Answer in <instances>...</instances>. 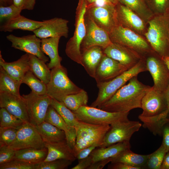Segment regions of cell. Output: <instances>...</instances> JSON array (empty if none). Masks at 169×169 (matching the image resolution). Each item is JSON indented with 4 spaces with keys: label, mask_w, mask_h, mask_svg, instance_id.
I'll list each match as a JSON object with an SVG mask.
<instances>
[{
    "label": "cell",
    "mask_w": 169,
    "mask_h": 169,
    "mask_svg": "<svg viewBox=\"0 0 169 169\" xmlns=\"http://www.w3.org/2000/svg\"><path fill=\"white\" fill-rule=\"evenodd\" d=\"M22 10L13 4L7 6H0V22L3 23L21 15Z\"/></svg>",
    "instance_id": "41"
},
{
    "label": "cell",
    "mask_w": 169,
    "mask_h": 169,
    "mask_svg": "<svg viewBox=\"0 0 169 169\" xmlns=\"http://www.w3.org/2000/svg\"><path fill=\"white\" fill-rule=\"evenodd\" d=\"M103 51L106 55L129 69L133 67L144 57L133 50L114 43L103 49Z\"/></svg>",
    "instance_id": "18"
},
{
    "label": "cell",
    "mask_w": 169,
    "mask_h": 169,
    "mask_svg": "<svg viewBox=\"0 0 169 169\" xmlns=\"http://www.w3.org/2000/svg\"><path fill=\"white\" fill-rule=\"evenodd\" d=\"M130 69L104 54L96 69L97 84L110 80Z\"/></svg>",
    "instance_id": "19"
},
{
    "label": "cell",
    "mask_w": 169,
    "mask_h": 169,
    "mask_svg": "<svg viewBox=\"0 0 169 169\" xmlns=\"http://www.w3.org/2000/svg\"><path fill=\"white\" fill-rule=\"evenodd\" d=\"M130 141L119 142L105 147H99L90 155L93 162L115 157L123 151L130 149Z\"/></svg>",
    "instance_id": "29"
},
{
    "label": "cell",
    "mask_w": 169,
    "mask_h": 169,
    "mask_svg": "<svg viewBox=\"0 0 169 169\" xmlns=\"http://www.w3.org/2000/svg\"><path fill=\"white\" fill-rule=\"evenodd\" d=\"M46 85L47 95L59 102L65 96L83 89L69 79L66 69L62 65L51 69L50 79Z\"/></svg>",
    "instance_id": "6"
},
{
    "label": "cell",
    "mask_w": 169,
    "mask_h": 169,
    "mask_svg": "<svg viewBox=\"0 0 169 169\" xmlns=\"http://www.w3.org/2000/svg\"><path fill=\"white\" fill-rule=\"evenodd\" d=\"M147 71L145 59L143 58L135 66L107 82L97 84L98 96L90 106L99 108L110 99L116 91L133 77L140 73Z\"/></svg>",
    "instance_id": "3"
},
{
    "label": "cell",
    "mask_w": 169,
    "mask_h": 169,
    "mask_svg": "<svg viewBox=\"0 0 169 169\" xmlns=\"http://www.w3.org/2000/svg\"><path fill=\"white\" fill-rule=\"evenodd\" d=\"M9 146L15 150L27 148H45L44 142L35 126L26 123L17 129L16 139Z\"/></svg>",
    "instance_id": "13"
},
{
    "label": "cell",
    "mask_w": 169,
    "mask_h": 169,
    "mask_svg": "<svg viewBox=\"0 0 169 169\" xmlns=\"http://www.w3.org/2000/svg\"><path fill=\"white\" fill-rule=\"evenodd\" d=\"M46 148L38 149L27 148L16 150L13 160H17L33 164L44 161L47 157Z\"/></svg>",
    "instance_id": "31"
},
{
    "label": "cell",
    "mask_w": 169,
    "mask_h": 169,
    "mask_svg": "<svg viewBox=\"0 0 169 169\" xmlns=\"http://www.w3.org/2000/svg\"><path fill=\"white\" fill-rule=\"evenodd\" d=\"M97 147L96 146H91L85 147L80 151L76 155V159L79 160L89 156L92 151Z\"/></svg>",
    "instance_id": "50"
},
{
    "label": "cell",
    "mask_w": 169,
    "mask_h": 169,
    "mask_svg": "<svg viewBox=\"0 0 169 169\" xmlns=\"http://www.w3.org/2000/svg\"><path fill=\"white\" fill-rule=\"evenodd\" d=\"M93 163L91 157L90 155L88 157L79 160L78 164L71 169H88Z\"/></svg>",
    "instance_id": "49"
},
{
    "label": "cell",
    "mask_w": 169,
    "mask_h": 169,
    "mask_svg": "<svg viewBox=\"0 0 169 169\" xmlns=\"http://www.w3.org/2000/svg\"><path fill=\"white\" fill-rule=\"evenodd\" d=\"M161 58L166 66L169 71V57L168 56H165L161 57Z\"/></svg>",
    "instance_id": "56"
},
{
    "label": "cell",
    "mask_w": 169,
    "mask_h": 169,
    "mask_svg": "<svg viewBox=\"0 0 169 169\" xmlns=\"http://www.w3.org/2000/svg\"><path fill=\"white\" fill-rule=\"evenodd\" d=\"M13 4V0H0V6H7Z\"/></svg>",
    "instance_id": "54"
},
{
    "label": "cell",
    "mask_w": 169,
    "mask_h": 169,
    "mask_svg": "<svg viewBox=\"0 0 169 169\" xmlns=\"http://www.w3.org/2000/svg\"><path fill=\"white\" fill-rule=\"evenodd\" d=\"M111 160V158H110L93 162L88 169H102Z\"/></svg>",
    "instance_id": "52"
},
{
    "label": "cell",
    "mask_w": 169,
    "mask_h": 169,
    "mask_svg": "<svg viewBox=\"0 0 169 169\" xmlns=\"http://www.w3.org/2000/svg\"><path fill=\"white\" fill-rule=\"evenodd\" d=\"M22 96L26 101L29 123L35 126L44 122L52 98L47 95H39L32 91Z\"/></svg>",
    "instance_id": "9"
},
{
    "label": "cell",
    "mask_w": 169,
    "mask_h": 169,
    "mask_svg": "<svg viewBox=\"0 0 169 169\" xmlns=\"http://www.w3.org/2000/svg\"><path fill=\"white\" fill-rule=\"evenodd\" d=\"M36 164L17 160L0 164V169H35Z\"/></svg>",
    "instance_id": "45"
},
{
    "label": "cell",
    "mask_w": 169,
    "mask_h": 169,
    "mask_svg": "<svg viewBox=\"0 0 169 169\" xmlns=\"http://www.w3.org/2000/svg\"><path fill=\"white\" fill-rule=\"evenodd\" d=\"M87 4V7L92 4L96 0H85Z\"/></svg>",
    "instance_id": "58"
},
{
    "label": "cell",
    "mask_w": 169,
    "mask_h": 169,
    "mask_svg": "<svg viewBox=\"0 0 169 169\" xmlns=\"http://www.w3.org/2000/svg\"><path fill=\"white\" fill-rule=\"evenodd\" d=\"M109 34L112 43L129 48L143 57L144 55L155 52L141 35L128 28L118 25Z\"/></svg>",
    "instance_id": "7"
},
{
    "label": "cell",
    "mask_w": 169,
    "mask_h": 169,
    "mask_svg": "<svg viewBox=\"0 0 169 169\" xmlns=\"http://www.w3.org/2000/svg\"><path fill=\"white\" fill-rule=\"evenodd\" d=\"M141 108L140 115L145 116L156 115L168 109L164 93L151 87L142 98Z\"/></svg>",
    "instance_id": "16"
},
{
    "label": "cell",
    "mask_w": 169,
    "mask_h": 169,
    "mask_svg": "<svg viewBox=\"0 0 169 169\" xmlns=\"http://www.w3.org/2000/svg\"><path fill=\"white\" fill-rule=\"evenodd\" d=\"M46 20L39 21L32 20L21 15L5 22L0 26V31L4 32H12L14 30L20 29L33 32L44 24Z\"/></svg>",
    "instance_id": "25"
},
{
    "label": "cell",
    "mask_w": 169,
    "mask_h": 169,
    "mask_svg": "<svg viewBox=\"0 0 169 169\" xmlns=\"http://www.w3.org/2000/svg\"><path fill=\"white\" fill-rule=\"evenodd\" d=\"M86 34L81 45V51L93 47L100 46L104 49L112 42L109 33L98 26L85 13Z\"/></svg>",
    "instance_id": "12"
},
{
    "label": "cell",
    "mask_w": 169,
    "mask_h": 169,
    "mask_svg": "<svg viewBox=\"0 0 169 169\" xmlns=\"http://www.w3.org/2000/svg\"><path fill=\"white\" fill-rule=\"evenodd\" d=\"M36 1V0H13V4L22 10H31L34 9Z\"/></svg>",
    "instance_id": "47"
},
{
    "label": "cell",
    "mask_w": 169,
    "mask_h": 169,
    "mask_svg": "<svg viewBox=\"0 0 169 169\" xmlns=\"http://www.w3.org/2000/svg\"><path fill=\"white\" fill-rule=\"evenodd\" d=\"M30 70L42 81L47 84L51 78V71L43 60L36 56L29 54Z\"/></svg>",
    "instance_id": "33"
},
{
    "label": "cell",
    "mask_w": 169,
    "mask_h": 169,
    "mask_svg": "<svg viewBox=\"0 0 169 169\" xmlns=\"http://www.w3.org/2000/svg\"><path fill=\"white\" fill-rule=\"evenodd\" d=\"M72 111L79 121L94 125H110L117 122L129 120V112H110L88 105Z\"/></svg>",
    "instance_id": "8"
},
{
    "label": "cell",
    "mask_w": 169,
    "mask_h": 169,
    "mask_svg": "<svg viewBox=\"0 0 169 169\" xmlns=\"http://www.w3.org/2000/svg\"><path fill=\"white\" fill-rule=\"evenodd\" d=\"M46 21L44 24L33 32L37 37L41 39L54 37H68V20L55 17Z\"/></svg>",
    "instance_id": "21"
},
{
    "label": "cell",
    "mask_w": 169,
    "mask_h": 169,
    "mask_svg": "<svg viewBox=\"0 0 169 169\" xmlns=\"http://www.w3.org/2000/svg\"><path fill=\"white\" fill-rule=\"evenodd\" d=\"M85 14L109 33L119 25L115 6L110 3L102 6H90Z\"/></svg>",
    "instance_id": "11"
},
{
    "label": "cell",
    "mask_w": 169,
    "mask_h": 169,
    "mask_svg": "<svg viewBox=\"0 0 169 169\" xmlns=\"http://www.w3.org/2000/svg\"><path fill=\"white\" fill-rule=\"evenodd\" d=\"M44 143L45 146L48 150V154L44 161L64 159L73 162L76 159L73 150L68 146L66 140L57 142Z\"/></svg>",
    "instance_id": "26"
},
{
    "label": "cell",
    "mask_w": 169,
    "mask_h": 169,
    "mask_svg": "<svg viewBox=\"0 0 169 169\" xmlns=\"http://www.w3.org/2000/svg\"><path fill=\"white\" fill-rule=\"evenodd\" d=\"M81 61L87 74L95 79L97 67L104 54L103 49L100 46L91 47L81 53Z\"/></svg>",
    "instance_id": "24"
},
{
    "label": "cell",
    "mask_w": 169,
    "mask_h": 169,
    "mask_svg": "<svg viewBox=\"0 0 169 169\" xmlns=\"http://www.w3.org/2000/svg\"><path fill=\"white\" fill-rule=\"evenodd\" d=\"M151 87L140 82L137 76H135L99 108L115 112H129L134 109L141 108L142 98Z\"/></svg>",
    "instance_id": "1"
},
{
    "label": "cell",
    "mask_w": 169,
    "mask_h": 169,
    "mask_svg": "<svg viewBox=\"0 0 169 169\" xmlns=\"http://www.w3.org/2000/svg\"><path fill=\"white\" fill-rule=\"evenodd\" d=\"M144 34L154 51L160 57L167 56L169 49V13L154 15L147 23Z\"/></svg>",
    "instance_id": "2"
},
{
    "label": "cell",
    "mask_w": 169,
    "mask_h": 169,
    "mask_svg": "<svg viewBox=\"0 0 169 169\" xmlns=\"http://www.w3.org/2000/svg\"><path fill=\"white\" fill-rule=\"evenodd\" d=\"M108 169H140L139 168L132 166L121 162L111 163L107 167Z\"/></svg>",
    "instance_id": "51"
},
{
    "label": "cell",
    "mask_w": 169,
    "mask_h": 169,
    "mask_svg": "<svg viewBox=\"0 0 169 169\" xmlns=\"http://www.w3.org/2000/svg\"><path fill=\"white\" fill-rule=\"evenodd\" d=\"M168 57H169V51H168V55H167Z\"/></svg>",
    "instance_id": "59"
},
{
    "label": "cell",
    "mask_w": 169,
    "mask_h": 169,
    "mask_svg": "<svg viewBox=\"0 0 169 169\" xmlns=\"http://www.w3.org/2000/svg\"><path fill=\"white\" fill-rule=\"evenodd\" d=\"M21 82L22 84L28 85L31 91L36 94L47 95L46 84L37 78L30 70L25 74Z\"/></svg>",
    "instance_id": "38"
},
{
    "label": "cell",
    "mask_w": 169,
    "mask_h": 169,
    "mask_svg": "<svg viewBox=\"0 0 169 169\" xmlns=\"http://www.w3.org/2000/svg\"><path fill=\"white\" fill-rule=\"evenodd\" d=\"M146 4L154 15L169 13V0H146Z\"/></svg>",
    "instance_id": "43"
},
{
    "label": "cell",
    "mask_w": 169,
    "mask_h": 169,
    "mask_svg": "<svg viewBox=\"0 0 169 169\" xmlns=\"http://www.w3.org/2000/svg\"><path fill=\"white\" fill-rule=\"evenodd\" d=\"M72 162L71 161L64 159L43 161L36 164L35 169H64L67 168Z\"/></svg>",
    "instance_id": "42"
},
{
    "label": "cell",
    "mask_w": 169,
    "mask_h": 169,
    "mask_svg": "<svg viewBox=\"0 0 169 169\" xmlns=\"http://www.w3.org/2000/svg\"><path fill=\"white\" fill-rule=\"evenodd\" d=\"M162 136L163 140L162 144L164 146L167 153L169 151V122L164 126Z\"/></svg>",
    "instance_id": "48"
},
{
    "label": "cell",
    "mask_w": 169,
    "mask_h": 169,
    "mask_svg": "<svg viewBox=\"0 0 169 169\" xmlns=\"http://www.w3.org/2000/svg\"><path fill=\"white\" fill-rule=\"evenodd\" d=\"M79 121L75 128L76 139L73 149L75 157L80 151L85 147L94 145L100 147L110 127L108 124L94 125Z\"/></svg>",
    "instance_id": "4"
},
{
    "label": "cell",
    "mask_w": 169,
    "mask_h": 169,
    "mask_svg": "<svg viewBox=\"0 0 169 169\" xmlns=\"http://www.w3.org/2000/svg\"><path fill=\"white\" fill-rule=\"evenodd\" d=\"M61 37H54L41 39V49L47 55L50 61L47 66L50 69L61 66L62 58L58 53V47Z\"/></svg>",
    "instance_id": "28"
},
{
    "label": "cell",
    "mask_w": 169,
    "mask_h": 169,
    "mask_svg": "<svg viewBox=\"0 0 169 169\" xmlns=\"http://www.w3.org/2000/svg\"><path fill=\"white\" fill-rule=\"evenodd\" d=\"M26 122L8 112L4 108L0 110V127L18 129Z\"/></svg>",
    "instance_id": "39"
},
{
    "label": "cell",
    "mask_w": 169,
    "mask_h": 169,
    "mask_svg": "<svg viewBox=\"0 0 169 169\" xmlns=\"http://www.w3.org/2000/svg\"><path fill=\"white\" fill-rule=\"evenodd\" d=\"M117 18L119 25L141 35L146 30L147 23L138 15L119 2L116 5Z\"/></svg>",
    "instance_id": "17"
},
{
    "label": "cell",
    "mask_w": 169,
    "mask_h": 169,
    "mask_svg": "<svg viewBox=\"0 0 169 169\" xmlns=\"http://www.w3.org/2000/svg\"><path fill=\"white\" fill-rule=\"evenodd\" d=\"M22 84L21 81L11 77L0 66V91L20 96L19 88Z\"/></svg>",
    "instance_id": "36"
},
{
    "label": "cell",
    "mask_w": 169,
    "mask_h": 169,
    "mask_svg": "<svg viewBox=\"0 0 169 169\" xmlns=\"http://www.w3.org/2000/svg\"><path fill=\"white\" fill-rule=\"evenodd\" d=\"M16 150L9 146L0 147V164L8 162L13 159Z\"/></svg>",
    "instance_id": "46"
},
{
    "label": "cell",
    "mask_w": 169,
    "mask_h": 169,
    "mask_svg": "<svg viewBox=\"0 0 169 169\" xmlns=\"http://www.w3.org/2000/svg\"><path fill=\"white\" fill-rule=\"evenodd\" d=\"M51 105L69 126L75 128L78 125L79 121L75 114L63 103L52 98Z\"/></svg>",
    "instance_id": "37"
},
{
    "label": "cell",
    "mask_w": 169,
    "mask_h": 169,
    "mask_svg": "<svg viewBox=\"0 0 169 169\" xmlns=\"http://www.w3.org/2000/svg\"><path fill=\"white\" fill-rule=\"evenodd\" d=\"M88 101L87 93L82 89L78 93L65 96L59 102L72 111H74L82 106L87 105Z\"/></svg>",
    "instance_id": "35"
},
{
    "label": "cell",
    "mask_w": 169,
    "mask_h": 169,
    "mask_svg": "<svg viewBox=\"0 0 169 169\" xmlns=\"http://www.w3.org/2000/svg\"><path fill=\"white\" fill-rule=\"evenodd\" d=\"M169 110L162 112L150 116H145L140 115L139 119L143 123L142 126L147 129L154 135L162 136L163 128L165 125L169 122Z\"/></svg>",
    "instance_id": "27"
},
{
    "label": "cell",
    "mask_w": 169,
    "mask_h": 169,
    "mask_svg": "<svg viewBox=\"0 0 169 169\" xmlns=\"http://www.w3.org/2000/svg\"><path fill=\"white\" fill-rule=\"evenodd\" d=\"M87 6L85 0H79L75 13V30L66 43L65 49L69 58L82 66L81 45L86 34L85 15Z\"/></svg>",
    "instance_id": "5"
},
{
    "label": "cell",
    "mask_w": 169,
    "mask_h": 169,
    "mask_svg": "<svg viewBox=\"0 0 169 169\" xmlns=\"http://www.w3.org/2000/svg\"><path fill=\"white\" fill-rule=\"evenodd\" d=\"M44 143H52L66 140L65 132L44 121L35 126Z\"/></svg>",
    "instance_id": "30"
},
{
    "label": "cell",
    "mask_w": 169,
    "mask_h": 169,
    "mask_svg": "<svg viewBox=\"0 0 169 169\" xmlns=\"http://www.w3.org/2000/svg\"><path fill=\"white\" fill-rule=\"evenodd\" d=\"M147 71L153 80V86L164 93L169 83V71L164 62L156 56L150 55L145 59Z\"/></svg>",
    "instance_id": "15"
},
{
    "label": "cell",
    "mask_w": 169,
    "mask_h": 169,
    "mask_svg": "<svg viewBox=\"0 0 169 169\" xmlns=\"http://www.w3.org/2000/svg\"><path fill=\"white\" fill-rule=\"evenodd\" d=\"M165 97L168 109L169 111V83L164 92Z\"/></svg>",
    "instance_id": "55"
},
{
    "label": "cell",
    "mask_w": 169,
    "mask_h": 169,
    "mask_svg": "<svg viewBox=\"0 0 169 169\" xmlns=\"http://www.w3.org/2000/svg\"><path fill=\"white\" fill-rule=\"evenodd\" d=\"M44 121L63 131L65 132L66 141L68 146L71 149H73L76 139V131L75 128L68 125L51 105L48 109Z\"/></svg>",
    "instance_id": "22"
},
{
    "label": "cell",
    "mask_w": 169,
    "mask_h": 169,
    "mask_svg": "<svg viewBox=\"0 0 169 169\" xmlns=\"http://www.w3.org/2000/svg\"><path fill=\"white\" fill-rule=\"evenodd\" d=\"M6 38L11 43V47L24 51L26 53L34 55L46 63L49 60L41 49V39L35 34L18 37L11 34L7 35Z\"/></svg>",
    "instance_id": "14"
},
{
    "label": "cell",
    "mask_w": 169,
    "mask_h": 169,
    "mask_svg": "<svg viewBox=\"0 0 169 169\" xmlns=\"http://www.w3.org/2000/svg\"><path fill=\"white\" fill-rule=\"evenodd\" d=\"M142 125L139 121L129 120L110 125L103 143L100 147H105L119 142L130 141L133 134L138 131Z\"/></svg>",
    "instance_id": "10"
},
{
    "label": "cell",
    "mask_w": 169,
    "mask_h": 169,
    "mask_svg": "<svg viewBox=\"0 0 169 169\" xmlns=\"http://www.w3.org/2000/svg\"><path fill=\"white\" fill-rule=\"evenodd\" d=\"M148 156V155H143L135 153L129 149L111 158L110 162L123 163L141 169L145 168Z\"/></svg>",
    "instance_id": "32"
},
{
    "label": "cell",
    "mask_w": 169,
    "mask_h": 169,
    "mask_svg": "<svg viewBox=\"0 0 169 169\" xmlns=\"http://www.w3.org/2000/svg\"><path fill=\"white\" fill-rule=\"evenodd\" d=\"M166 153L164 146L161 144L157 150L148 155L144 168L160 169L164 157Z\"/></svg>",
    "instance_id": "40"
},
{
    "label": "cell",
    "mask_w": 169,
    "mask_h": 169,
    "mask_svg": "<svg viewBox=\"0 0 169 169\" xmlns=\"http://www.w3.org/2000/svg\"><path fill=\"white\" fill-rule=\"evenodd\" d=\"M17 133L15 128L0 127V147L10 146L15 140Z\"/></svg>",
    "instance_id": "44"
},
{
    "label": "cell",
    "mask_w": 169,
    "mask_h": 169,
    "mask_svg": "<svg viewBox=\"0 0 169 169\" xmlns=\"http://www.w3.org/2000/svg\"><path fill=\"white\" fill-rule=\"evenodd\" d=\"M0 107L26 122L29 123L25 100L22 96L0 91Z\"/></svg>",
    "instance_id": "20"
},
{
    "label": "cell",
    "mask_w": 169,
    "mask_h": 169,
    "mask_svg": "<svg viewBox=\"0 0 169 169\" xmlns=\"http://www.w3.org/2000/svg\"><path fill=\"white\" fill-rule=\"evenodd\" d=\"M118 2L135 13L146 23L154 15L146 0H118Z\"/></svg>",
    "instance_id": "34"
},
{
    "label": "cell",
    "mask_w": 169,
    "mask_h": 169,
    "mask_svg": "<svg viewBox=\"0 0 169 169\" xmlns=\"http://www.w3.org/2000/svg\"><path fill=\"white\" fill-rule=\"evenodd\" d=\"M29 57V54L26 53L17 60L7 62L3 59L0 51V66L11 77L21 82L25 74L30 70Z\"/></svg>",
    "instance_id": "23"
},
{
    "label": "cell",
    "mask_w": 169,
    "mask_h": 169,
    "mask_svg": "<svg viewBox=\"0 0 169 169\" xmlns=\"http://www.w3.org/2000/svg\"><path fill=\"white\" fill-rule=\"evenodd\" d=\"M160 169H169V151L165 154Z\"/></svg>",
    "instance_id": "53"
},
{
    "label": "cell",
    "mask_w": 169,
    "mask_h": 169,
    "mask_svg": "<svg viewBox=\"0 0 169 169\" xmlns=\"http://www.w3.org/2000/svg\"><path fill=\"white\" fill-rule=\"evenodd\" d=\"M108 3L115 6L118 3V0H105Z\"/></svg>",
    "instance_id": "57"
}]
</instances>
